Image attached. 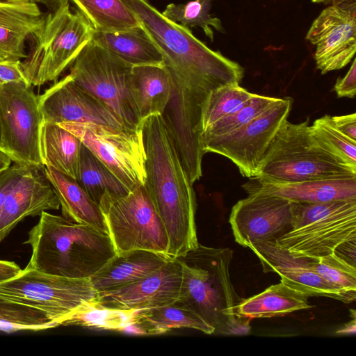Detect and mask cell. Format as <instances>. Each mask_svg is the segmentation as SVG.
Here are the masks:
<instances>
[{
  "mask_svg": "<svg viewBox=\"0 0 356 356\" xmlns=\"http://www.w3.org/2000/svg\"><path fill=\"white\" fill-rule=\"evenodd\" d=\"M92 40L132 66L164 65L161 51L142 25L120 31H95Z\"/></svg>",
  "mask_w": 356,
  "mask_h": 356,
  "instance_id": "obj_25",
  "label": "cell"
},
{
  "mask_svg": "<svg viewBox=\"0 0 356 356\" xmlns=\"http://www.w3.org/2000/svg\"><path fill=\"white\" fill-rule=\"evenodd\" d=\"M38 104L44 122L95 123L129 129L107 105L79 87L70 74L40 95Z\"/></svg>",
  "mask_w": 356,
  "mask_h": 356,
  "instance_id": "obj_15",
  "label": "cell"
},
{
  "mask_svg": "<svg viewBox=\"0 0 356 356\" xmlns=\"http://www.w3.org/2000/svg\"><path fill=\"white\" fill-rule=\"evenodd\" d=\"M248 193L282 197L300 203H319L356 198V177L318 179L291 183H270L257 177L242 185Z\"/></svg>",
  "mask_w": 356,
  "mask_h": 356,
  "instance_id": "obj_21",
  "label": "cell"
},
{
  "mask_svg": "<svg viewBox=\"0 0 356 356\" xmlns=\"http://www.w3.org/2000/svg\"><path fill=\"white\" fill-rule=\"evenodd\" d=\"M248 248L259 259L263 271L278 274L283 284L309 297L323 296L344 302L340 292L312 269L311 258L293 255L274 241L252 242Z\"/></svg>",
  "mask_w": 356,
  "mask_h": 356,
  "instance_id": "obj_19",
  "label": "cell"
},
{
  "mask_svg": "<svg viewBox=\"0 0 356 356\" xmlns=\"http://www.w3.org/2000/svg\"><path fill=\"white\" fill-rule=\"evenodd\" d=\"M296 206L282 197L248 193L231 210L229 222L235 241L244 248L254 241H275L292 228Z\"/></svg>",
  "mask_w": 356,
  "mask_h": 356,
  "instance_id": "obj_14",
  "label": "cell"
},
{
  "mask_svg": "<svg viewBox=\"0 0 356 356\" xmlns=\"http://www.w3.org/2000/svg\"><path fill=\"white\" fill-rule=\"evenodd\" d=\"M60 202L48 180L44 165L19 163L17 173L7 191L0 212V242L24 218L42 211L57 210Z\"/></svg>",
  "mask_w": 356,
  "mask_h": 356,
  "instance_id": "obj_16",
  "label": "cell"
},
{
  "mask_svg": "<svg viewBox=\"0 0 356 356\" xmlns=\"http://www.w3.org/2000/svg\"><path fill=\"white\" fill-rule=\"evenodd\" d=\"M88 19L95 31L113 32L141 25L122 0H70Z\"/></svg>",
  "mask_w": 356,
  "mask_h": 356,
  "instance_id": "obj_30",
  "label": "cell"
},
{
  "mask_svg": "<svg viewBox=\"0 0 356 356\" xmlns=\"http://www.w3.org/2000/svg\"><path fill=\"white\" fill-rule=\"evenodd\" d=\"M44 172L58 198L64 218L108 234L99 204L76 179L51 167L44 166Z\"/></svg>",
  "mask_w": 356,
  "mask_h": 356,
  "instance_id": "obj_24",
  "label": "cell"
},
{
  "mask_svg": "<svg viewBox=\"0 0 356 356\" xmlns=\"http://www.w3.org/2000/svg\"><path fill=\"white\" fill-rule=\"evenodd\" d=\"M99 206L116 253L142 250L168 257V237L144 184L124 195L105 193Z\"/></svg>",
  "mask_w": 356,
  "mask_h": 356,
  "instance_id": "obj_8",
  "label": "cell"
},
{
  "mask_svg": "<svg viewBox=\"0 0 356 356\" xmlns=\"http://www.w3.org/2000/svg\"><path fill=\"white\" fill-rule=\"evenodd\" d=\"M122 1L161 51L175 99L200 104L213 90L241 82L244 69L238 63L209 48L189 29L165 18L147 0Z\"/></svg>",
  "mask_w": 356,
  "mask_h": 356,
  "instance_id": "obj_1",
  "label": "cell"
},
{
  "mask_svg": "<svg viewBox=\"0 0 356 356\" xmlns=\"http://www.w3.org/2000/svg\"><path fill=\"white\" fill-rule=\"evenodd\" d=\"M356 332V321L353 318L352 321L344 325L343 327L339 329L336 334H355Z\"/></svg>",
  "mask_w": 356,
  "mask_h": 356,
  "instance_id": "obj_45",
  "label": "cell"
},
{
  "mask_svg": "<svg viewBox=\"0 0 356 356\" xmlns=\"http://www.w3.org/2000/svg\"><path fill=\"white\" fill-rule=\"evenodd\" d=\"M169 260L165 255L142 250L116 253L90 280L97 293L109 291L145 277Z\"/></svg>",
  "mask_w": 356,
  "mask_h": 356,
  "instance_id": "obj_22",
  "label": "cell"
},
{
  "mask_svg": "<svg viewBox=\"0 0 356 356\" xmlns=\"http://www.w3.org/2000/svg\"><path fill=\"white\" fill-rule=\"evenodd\" d=\"M339 97L354 98L356 94V60L354 59L347 74L339 78L334 86Z\"/></svg>",
  "mask_w": 356,
  "mask_h": 356,
  "instance_id": "obj_38",
  "label": "cell"
},
{
  "mask_svg": "<svg viewBox=\"0 0 356 356\" xmlns=\"http://www.w3.org/2000/svg\"><path fill=\"white\" fill-rule=\"evenodd\" d=\"M0 149L5 152L3 143V139H2V131H1V120H0Z\"/></svg>",
  "mask_w": 356,
  "mask_h": 356,
  "instance_id": "obj_47",
  "label": "cell"
},
{
  "mask_svg": "<svg viewBox=\"0 0 356 356\" xmlns=\"http://www.w3.org/2000/svg\"><path fill=\"white\" fill-rule=\"evenodd\" d=\"M58 124L77 136L129 191L144 184L145 152L141 127L130 130L95 123Z\"/></svg>",
  "mask_w": 356,
  "mask_h": 356,
  "instance_id": "obj_12",
  "label": "cell"
},
{
  "mask_svg": "<svg viewBox=\"0 0 356 356\" xmlns=\"http://www.w3.org/2000/svg\"><path fill=\"white\" fill-rule=\"evenodd\" d=\"M356 177V168L322 148L314 138L309 120L282 124L263 158L255 177L270 183Z\"/></svg>",
  "mask_w": 356,
  "mask_h": 356,
  "instance_id": "obj_5",
  "label": "cell"
},
{
  "mask_svg": "<svg viewBox=\"0 0 356 356\" xmlns=\"http://www.w3.org/2000/svg\"><path fill=\"white\" fill-rule=\"evenodd\" d=\"M90 278H67L25 268L0 283V297L37 307L60 321L82 303L95 299Z\"/></svg>",
  "mask_w": 356,
  "mask_h": 356,
  "instance_id": "obj_11",
  "label": "cell"
},
{
  "mask_svg": "<svg viewBox=\"0 0 356 356\" xmlns=\"http://www.w3.org/2000/svg\"><path fill=\"white\" fill-rule=\"evenodd\" d=\"M211 2L212 0H192L186 3H170L161 14L185 28L200 27L213 41V28L220 33L225 31L220 19L211 15Z\"/></svg>",
  "mask_w": 356,
  "mask_h": 356,
  "instance_id": "obj_35",
  "label": "cell"
},
{
  "mask_svg": "<svg viewBox=\"0 0 356 356\" xmlns=\"http://www.w3.org/2000/svg\"><path fill=\"white\" fill-rule=\"evenodd\" d=\"M35 3H41L44 5L49 11H53L58 8L65 3L70 1V0H29Z\"/></svg>",
  "mask_w": 356,
  "mask_h": 356,
  "instance_id": "obj_44",
  "label": "cell"
},
{
  "mask_svg": "<svg viewBox=\"0 0 356 356\" xmlns=\"http://www.w3.org/2000/svg\"><path fill=\"white\" fill-rule=\"evenodd\" d=\"M22 269L13 261L0 260V283L17 275Z\"/></svg>",
  "mask_w": 356,
  "mask_h": 356,
  "instance_id": "obj_42",
  "label": "cell"
},
{
  "mask_svg": "<svg viewBox=\"0 0 356 356\" xmlns=\"http://www.w3.org/2000/svg\"><path fill=\"white\" fill-rule=\"evenodd\" d=\"M172 89V78L164 65L133 66L131 92L141 122L151 115L163 113Z\"/></svg>",
  "mask_w": 356,
  "mask_h": 356,
  "instance_id": "obj_23",
  "label": "cell"
},
{
  "mask_svg": "<svg viewBox=\"0 0 356 356\" xmlns=\"http://www.w3.org/2000/svg\"><path fill=\"white\" fill-rule=\"evenodd\" d=\"M325 2L331 3L332 6L343 10L356 14V0H327Z\"/></svg>",
  "mask_w": 356,
  "mask_h": 356,
  "instance_id": "obj_43",
  "label": "cell"
},
{
  "mask_svg": "<svg viewBox=\"0 0 356 356\" xmlns=\"http://www.w3.org/2000/svg\"><path fill=\"white\" fill-rule=\"evenodd\" d=\"M46 13L29 0H0V62L26 58V42L42 26Z\"/></svg>",
  "mask_w": 356,
  "mask_h": 356,
  "instance_id": "obj_20",
  "label": "cell"
},
{
  "mask_svg": "<svg viewBox=\"0 0 356 356\" xmlns=\"http://www.w3.org/2000/svg\"><path fill=\"white\" fill-rule=\"evenodd\" d=\"M19 166V163H15L0 172V212L4 196L17 175Z\"/></svg>",
  "mask_w": 356,
  "mask_h": 356,
  "instance_id": "obj_41",
  "label": "cell"
},
{
  "mask_svg": "<svg viewBox=\"0 0 356 356\" xmlns=\"http://www.w3.org/2000/svg\"><path fill=\"white\" fill-rule=\"evenodd\" d=\"M20 81L27 82L20 60L0 62V85Z\"/></svg>",
  "mask_w": 356,
  "mask_h": 356,
  "instance_id": "obj_39",
  "label": "cell"
},
{
  "mask_svg": "<svg viewBox=\"0 0 356 356\" xmlns=\"http://www.w3.org/2000/svg\"><path fill=\"white\" fill-rule=\"evenodd\" d=\"M309 265L325 282L338 290L344 303L356 298L355 266L334 252L327 255L311 259Z\"/></svg>",
  "mask_w": 356,
  "mask_h": 356,
  "instance_id": "obj_33",
  "label": "cell"
},
{
  "mask_svg": "<svg viewBox=\"0 0 356 356\" xmlns=\"http://www.w3.org/2000/svg\"><path fill=\"white\" fill-rule=\"evenodd\" d=\"M95 29L67 1L46 13L42 28L30 39V51L22 62L25 78L32 86L56 81L92 40Z\"/></svg>",
  "mask_w": 356,
  "mask_h": 356,
  "instance_id": "obj_6",
  "label": "cell"
},
{
  "mask_svg": "<svg viewBox=\"0 0 356 356\" xmlns=\"http://www.w3.org/2000/svg\"><path fill=\"white\" fill-rule=\"evenodd\" d=\"M29 231L26 268L67 278H90L115 254L108 234L46 211Z\"/></svg>",
  "mask_w": 356,
  "mask_h": 356,
  "instance_id": "obj_3",
  "label": "cell"
},
{
  "mask_svg": "<svg viewBox=\"0 0 356 356\" xmlns=\"http://www.w3.org/2000/svg\"><path fill=\"white\" fill-rule=\"evenodd\" d=\"M133 66L92 40L70 66L74 81L107 105L129 129L141 127L131 92Z\"/></svg>",
  "mask_w": 356,
  "mask_h": 356,
  "instance_id": "obj_9",
  "label": "cell"
},
{
  "mask_svg": "<svg viewBox=\"0 0 356 356\" xmlns=\"http://www.w3.org/2000/svg\"><path fill=\"white\" fill-rule=\"evenodd\" d=\"M356 198L297 202L292 228L275 241L291 254L323 257L355 244Z\"/></svg>",
  "mask_w": 356,
  "mask_h": 356,
  "instance_id": "obj_7",
  "label": "cell"
},
{
  "mask_svg": "<svg viewBox=\"0 0 356 356\" xmlns=\"http://www.w3.org/2000/svg\"><path fill=\"white\" fill-rule=\"evenodd\" d=\"M138 309L106 307L96 300L86 301L65 317L60 325H76L96 330L124 331L135 324Z\"/></svg>",
  "mask_w": 356,
  "mask_h": 356,
  "instance_id": "obj_31",
  "label": "cell"
},
{
  "mask_svg": "<svg viewBox=\"0 0 356 356\" xmlns=\"http://www.w3.org/2000/svg\"><path fill=\"white\" fill-rule=\"evenodd\" d=\"M254 94L240 86V83L225 85L211 91L202 108V132L222 118L240 110Z\"/></svg>",
  "mask_w": 356,
  "mask_h": 356,
  "instance_id": "obj_34",
  "label": "cell"
},
{
  "mask_svg": "<svg viewBox=\"0 0 356 356\" xmlns=\"http://www.w3.org/2000/svg\"><path fill=\"white\" fill-rule=\"evenodd\" d=\"M290 97L279 98L268 110L237 131L203 145L205 153L222 155L232 161L242 176H257L263 158L291 109Z\"/></svg>",
  "mask_w": 356,
  "mask_h": 356,
  "instance_id": "obj_13",
  "label": "cell"
},
{
  "mask_svg": "<svg viewBox=\"0 0 356 356\" xmlns=\"http://www.w3.org/2000/svg\"><path fill=\"white\" fill-rule=\"evenodd\" d=\"M306 39L316 47L314 59L322 74L340 70L356 51V14L328 6L313 22Z\"/></svg>",
  "mask_w": 356,
  "mask_h": 356,
  "instance_id": "obj_17",
  "label": "cell"
},
{
  "mask_svg": "<svg viewBox=\"0 0 356 356\" xmlns=\"http://www.w3.org/2000/svg\"><path fill=\"white\" fill-rule=\"evenodd\" d=\"M234 252L199 243L195 250L177 258L181 266V282L176 303L199 315L214 329L213 334L238 333L244 318L235 315L241 299L230 279Z\"/></svg>",
  "mask_w": 356,
  "mask_h": 356,
  "instance_id": "obj_4",
  "label": "cell"
},
{
  "mask_svg": "<svg viewBox=\"0 0 356 356\" xmlns=\"http://www.w3.org/2000/svg\"><path fill=\"white\" fill-rule=\"evenodd\" d=\"M335 127L344 135L356 141V113L332 116Z\"/></svg>",
  "mask_w": 356,
  "mask_h": 356,
  "instance_id": "obj_40",
  "label": "cell"
},
{
  "mask_svg": "<svg viewBox=\"0 0 356 356\" xmlns=\"http://www.w3.org/2000/svg\"><path fill=\"white\" fill-rule=\"evenodd\" d=\"M278 99L279 97L254 94L240 110L222 118L202 131L201 135L202 149L205 143L230 134L245 126L268 110Z\"/></svg>",
  "mask_w": 356,
  "mask_h": 356,
  "instance_id": "obj_36",
  "label": "cell"
},
{
  "mask_svg": "<svg viewBox=\"0 0 356 356\" xmlns=\"http://www.w3.org/2000/svg\"><path fill=\"white\" fill-rule=\"evenodd\" d=\"M13 161L12 158L6 152L0 149V172L8 168Z\"/></svg>",
  "mask_w": 356,
  "mask_h": 356,
  "instance_id": "obj_46",
  "label": "cell"
},
{
  "mask_svg": "<svg viewBox=\"0 0 356 356\" xmlns=\"http://www.w3.org/2000/svg\"><path fill=\"white\" fill-rule=\"evenodd\" d=\"M181 282V266L178 259L145 277L112 290L97 293L96 300L106 307L143 309L177 302Z\"/></svg>",
  "mask_w": 356,
  "mask_h": 356,
  "instance_id": "obj_18",
  "label": "cell"
},
{
  "mask_svg": "<svg viewBox=\"0 0 356 356\" xmlns=\"http://www.w3.org/2000/svg\"><path fill=\"white\" fill-rule=\"evenodd\" d=\"M76 180L98 204L105 193L124 195L130 191L83 143Z\"/></svg>",
  "mask_w": 356,
  "mask_h": 356,
  "instance_id": "obj_29",
  "label": "cell"
},
{
  "mask_svg": "<svg viewBox=\"0 0 356 356\" xmlns=\"http://www.w3.org/2000/svg\"><path fill=\"white\" fill-rule=\"evenodd\" d=\"M59 326L45 312L19 302L0 297V331H39Z\"/></svg>",
  "mask_w": 356,
  "mask_h": 356,
  "instance_id": "obj_32",
  "label": "cell"
},
{
  "mask_svg": "<svg viewBox=\"0 0 356 356\" xmlns=\"http://www.w3.org/2000/svg\"><path fill=\"white\" fill-rule=\"evenodd\" d=\"M133 325L145 334H161L177 328H191L207 334L214 333V329L199 315L176 302L138 309Z\"/></svg>",
  "mask_w": 356,
  "mask_h": 356,
  "instance_id": "obj_28",
  "label": "cell"
},
{
  "mask_svg": "<svg viewBox=\"0 0 356 356\" xmlns=\"http://www.w3.org/2000/svg\"><path fill=\"white\" fill-rule=\"evenodd\" d=\"M145 152L144 186L168 237V257L184 256L198 247L193 184L162 115L141 124Z\"/></svg>",
  "mask_w": 356,
  "mask_h": 356,
  "instance_id": "obj_2",
  "label": "cell"
},
{
  "mask_svg": "<svg viewBox=\"0 0 356 356\" xmlns=\"http://www.w3.org/2000/svg\"><path fill=\"white\" fill-rule=\"evenodd\" d=\"M82 142L58 124L43 121L40 130V154L46 167L76 179Z\"/></svg>",
  "mask_w": 356,
  "mask_h": 356,
  "instance_id": "obj_27",
  "label": "cell"
},
{
  "mask_svg": "<svg viewBox=\"0 0 356 356\" xmlns=\"http://www.w3.org/2000/svg\"><path fill=\"white\" fill-rule=\"evenodd\" d=\"M309 297L280 282L263 292L241 300L235 307L239 318H266L284 316L294 312L312 308Z\"/></svg>",
  "mask_w": 356,
  "mask_h": 356,
  "instance_id": "obj_26",
  "label": "cell"
},
{
  "mask_svg": "<svg viewBox=\"0 0 356 356\" xmlns=\"http://www.w3.org/2000/svg\"><path fill=\"white\" fill-rule=\"evenodd\" d=\"M314 3L325 2L327 0H312Z\"/></svg>",
  "mask_w": 356,
  "mask_h": 356,
  "instance_id": "obj_48",
  "label": "cell"
},
{
  "mask_svg": "<svg viewBox=\"0 0 356 356\" xmlns=\"http://www.w3.org/2000/svg\"><path fill=\"white\" fill-rule=\"evenodd\" d=\"M312 135L318 145L344 163L356 168V141L341 133L332 116L325 115L310 125Z\"/></svg>",
  "mask_w": 356,
  "mask_h": 356,
  "instance_id": "obj_37",
  "label": "cell"
},
{
  "mask_svg": "<svg viewBox=\"0 0 356 356\" xmlns=\"http://www.w3.org/2000/svg\"><path fill=\"white\" fill-rule=\"evenodd\" d=\"M0 120L4 150L13 161L43 165L40 154L43 119L32 86L26 81L0 85Z\"/></svg>",
  "mask_w": 356,
  "mask_h": 356,
  "instance_id": "obj_10",
  "label": "cell"
}]
</instances>
